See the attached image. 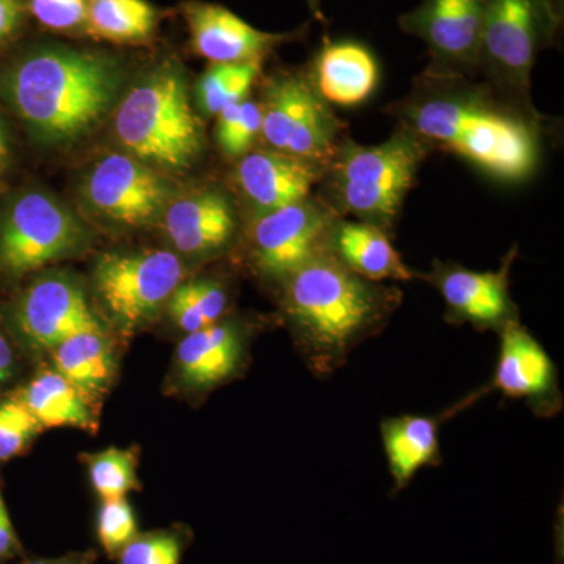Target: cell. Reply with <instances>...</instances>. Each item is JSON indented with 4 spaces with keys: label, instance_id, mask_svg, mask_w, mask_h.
Masks as SVG:
<instances>
[{
    "label": "cell",
    "instance_id": "14",
    "mask_svg": "<svg viewBox=\"0 0 564 564\" xmlns=\"http://www.w3.org/2000/svg\"><path fill=\"white\" fill-rule=\"evenodd\" d=\"M500 336L499 359L491 383L486 391H499L503 397L524 400L534 415L554 417L563 410V393L558 372L543 345L527 332L521 322L511 323Z\"/></svg>",
    "mask_w": 564,
    "mask_h": 564
},
{
    "label": "cell",
    "instance_id": "34",
    "mask_svg": "<svg viewBox=\"0 0 564 564\" xmlns=\"http://www.w3.org/2000/svg\"><path fill=\"white\" fill-rule=\"evenodd\" d=\"M192 288L206 325L210 326L214 323L220 322L226 306H228V293H226L220 282L207 280L193 281Z\"/></svg>",
    "mask_w": 564,
    "mask_h": 564
},
{
    "label": "cell",
    "instance_id": "4",
    "mask_svg": "<svg viewBox=\"0 0 564 564\" xmlns=\"http://www.w3.org/2000/svg\"><path fill=\"white\" fill-rule=\"evenodd\" d=\"M432 150L403 128H397L384 143L370 147L344 137L323 170L325 203L339 217L351 215L392 236L404 198Z\"/></svg>",
    "mask_w": 564,
    "mask_h": 564
},
{
    "label": "cell",
    "instance_id": "33",
    "mask_svg": "<svg viewBox=\"0 0 564 564\" xmlns=\"http://www.w3.org/2000/svg\"><path fill=\"white\" fill-rule=\"evenodd\" d=\"M170 313L182 332L187 334L199 332L206 328V322L196 302L195 292H193L192 282L180 284L176 291L172 293L169 300Z\"/></svg>",
    "mask_w": 564,
    "mask_h": 564
},
{
    "label": "cell",
    "instance_id": "24",
    "mask_svg": "<svg viewBox=\"0 0 564 564\" xmlns=\"http://www.w3.org/2000/svg\"><path fill=\"white\" fill-rule=\"evenodd\" d=\"M159 20V10L148 0H88L87 35L111 43H144Z\"/></svg>",
    "mask_w": 564,
    "mask_h": 564
},
{
    "label": "cell",
    "instance_id": "17",
    "mask_svg": "<svg viewBox=\"0 0 564 564\" xmlns=\"http://www.w3.org/2000/svg\"><path fill=\"white\" fill-rule=\"evenodd\" d=\"M323 170L278 151H252L237 165L236 184L258 215L310 198Z\"/></svg>",
    "mask_w": 564,
    "mask_h": 564
},
{
    "label": "cell",
    "instance_id": "18",
    "mask_svg": "<svg viewBox=\"0 0 564 564\" xmlns=\"http://www.w3.org/2000/svg\"><path fill=\"white\" fill-rule=\"evenodd\" d=\"M163 228L176 250L185 254H210L232 242L236 209L218 188H204L170 204L163 215Z\"/></svg>",
    "mask_w": 564,
    "mask_h": 564
},
{
    "label": "cell",
    "instance_id": "19",
    "mask_svg": "<svg viewBox=\"0 0 564 564\" xmlns=\"http://www.w3.org/2000/svg\"><path fill=\"white\" fill-rule=\"evenodd\" d=\"M326 252L367 281H411L415 273L393 248L391 236L377 226L337 217L329 228Z\"/></svg>",
    "mask_w": 564,
    "mask_h": 564
},
{
    "label": "cell",
    "instance_id": "9",
    "mask_svg": "<svg viewBox=\"0 0 564 564\" xmlns=\"http://www.w3.org/2000/svg\"><path fill=\"white\" fill-rule=\"evenodd\" d=\"M184 278L170 251L110 252L96 263V291L111 317L132 329L151 321Z\"/></svg>",
    "mask_w": 564,
    "mask_h": 564
},
{
    "label": "cell",
    "instance_id": "26",
    "mask_svg": "<svg viewBox=\"0 0 564 564\" xmlns=\"http://www.w3.org/2000/svg\"><path fill=\"white\" fill-rule=\"evenodd\" d=\"M261 74V63H212L196 88L204 113L215 115L243 101Z\"/></svg>",
    "mask_w": 564,
    "mask_h": 564
},
{
    "label": "cell",
    "instance_id": "31",
    "mask_svg": "<svg viewBox=\"0 0 564 564\" xmlns=\"http://www.w3.org/2000/svg\"><path fill=\"white\" fill-rule=\"evenodd\" d=\"M25 7L50 31L87 33L88 0H28Z\"/></svg>",
    "mask_w": 564,
    "mask_h": 564
},
{
    "label": "cell",
    "instance_id": "25",
    "mask_svg": "<svg viewBox=\"0 0 564 564\" xmlns=\"http://www.w3.org/2000/svg\"><path fill=\"white\" fill-rule=\"evenodd\" d=\"M21 402L41 426H88L91 413L82 395L57 370L40 373L22 392Z\"/></svg>",
    "mask_w": 564,
    "mask_h": 564
},
{
    "label": "cell",
    "instance_id": "2",
    "mask_svg": "<svg viewBox=\"0 0 564 564\" xmlns=\"http://www.w3.org/2000/svg\"><path fill=\"white\" fill-rule=\"evenodd\" d=\"M281 284L282 311L317 378L332 377L356 347L383 332L403 302L399 289L364 280L326 251Z\"/></svg>",
    "mask_w": 564,
    "mask_h": 564
},
{
    "label": "cell",
    "instance_id": "8",
    "mask_svg": "<svg viewBox=\"0 0 564 564\" xmlns=\"http://www.w3.org/2000/svg\"><path fill=\"white\" fill-rule=\"evenodd\" d=\"M87 231L65 204L43 192L18 196L0 220V269L39 270L79 250Z\"/></svg>",
    "mask_w": 564,
    "mask_h": 564
},
{
    "label": "cell",
    "instance_id": "21",
    "mask_svg": "<svg viewBox=\"0 0 564 564\" xmlns=\"http://www.w3.org/2000/svg\"><path fill=\"white\" fill-rule=\"evenodd\" d=\"M311 79L326 102L358 106L372 95L378 65L372 52L352 41L325 43L310 69Z\"/></svg>",
    "mask_w": 564,
    "mask_h": 564
},
{
    "label": "cell",
    "instance_id": "28",
    "mask_svg": "<svg viewBox=\"0 0 564 564\" xmlns=\"http://www.w3.org/2000/svg\"><path fill=\"white\" fill-rule=\"evenodd\" d=\"M90 480L102 502L126 499L137 488L135 458L129 451L107 448L90 459Z\"/></svg>",
    "mask_w": 564,
    "mask_h": 564
},
{
    "label": "cell",
    "instance_id": "32",
    "mask_svg": "<svg viewBox=\"0 0 564 564\" xmlns=\"http://www.w3.org/2000/svg\"><path fill=\"white\" fill-rule=\"evenodd\" d=\"M118 555L120 564H181L182 543L173 533L137 534Z\"/></svg>",
    "mask_w": 564,
    "mask_h": 564
},
{
    "label": "cell",
    "instance_id": "6",
    "mask_svg": "<svg viewBox=\"0 0 564 564\" xmlns=\"http://www.w3.org/2000/svg\"><path fill=\"white\" fill-rule=\"evenodd\" d=\"M563 0H485L478 74L507 98L534 109L530 76L541 51L555 46Z\"/></svg>",
    "mask_w": 564,
    "mask_h": 564
},
{
    "label": "cell",
    "instance_id": "30",
    "mask_svg": "<svg viewBox=\"0 0 564 564\" xmlns=\"http://www.w3.org/2000/svg\"><path fill=\"white\" fill-rule=\"evenodd\" d=\"M40 426L21 399L0 403V459L20 454L39 433Z\"/></svg>",
    "mask_w": 564,
    "mask_h": 564
},
{
    "label": "cell",
    "instance_id": "7",
    "mask_svg": "<svg viewBox=\"0 0 564 564\" xmlns=\"http://www.w3.org/2000/svg\"><path fill=\"white\" fill-rule=\"evenodd\" d=\"M262 139L273 151L325 170L344 140L345 122L334 113L310 70H284L263 91Z\"/></svg>",
    "mask_w": 564,
    "mask_h": 564
},
{
    "label": "cell",
    "instance_id": "22",
    "mask_svg": "<svg viewBox=\"0 0 564 564\" xmlns=\"http://www.w3.org/2000/svg\"><path fill=\"white\" fill-rule=\"evenodd\" d=\"M447 415H395L381 422L386 459L393 481V494L410 486L423 467L440 466L443 462L440 445L441 422Z\"/></svg>",
    "mask_w": 564,
    "mask_h": 564
},
{
    "label": "cell",
    "instance_id": "37",
    "mask_svg": "<svg viewBox=\"0 0 564 564\" xmlns=\"http://www.w3.org/2000/svg\"><path fill=\"white\" fill-rule=\"evenodd\" d=\"M11 369H13V352H11L10 345L7 343L6 337L0 334V384L9 380Z\"/></svg>",
    "mask_w": 564,
    "mask_h": 564
},
{
    "label": "cell",
    "instance_id": "39",
    "mask_svg": "<svg viewBox=\"0 0 564 564\" xmlns=\"http://www.w3.org/2000/svg\"><path fill=\"white\" fill-rule=\"evenodd\" d=\"M307 6H310L311 11H313L314 17L317 18L318 21L326 22L325 14H323L321 0H306Z\"/></svg>",
    "mask_w": 564,
    "mask_h": 564
},
{
    "label": "cell",
    "instance_id": "5",
    "mask_svg": "<svg viewBox=\"0 0 564 564\" xmlns=\"http://www.w3.org/2000/svg\"><path fill=\"white\" fill-rule=\"evenodd\" d=\"M187 87L181 66L163 61L126 93L113 129L129 155L152 169H191L202 154L204 132Z\"/></svg>",
    "mask_w": 564,
    "mask_h": 564
},
{
    "label": "cell",
    "instance_id": "40",
    "mask_svg": "<svg viewBox=\"0 0 564 564\" xmlns=\"http://www.w3.org/2000/svg\"><path fill=\"white\" fill-rule=\"evenodd\" d=\"M28 564H88L82 560L63 558V560H39V562H31Z\"/></svg>",
    "mask_w": 564,
    "mask_h": 564
},
{
    "label": "cell",
    "instance_id": "36",
    "mask_svg": "<svg viewBox=\"0 0 564 564\" xmlns=\"http://www.w3.org/2000/svg\"><path fill=\"white\" fill-rule=\"evenodd\" d=\"M14 547H17V534H14L7 505L0 496V558L10 555Z\"/></svg>",
    "mask_w": 564,
    "mask_h": 564
},
{
    "label": "cell",
    "instance_id": "11",
    "mask_svg": "<svg viewBox=\"0 0 564 564\" xmlns=\"http://www.w3.org/2000/svg\"><path fill=\"white\" fill-rule=\"evenodd\" d=\"M334 214L325 202L304 199L256 215L248 232L251 262L262 276L282 282L326 251Z\"/></svg>",
    "mask_w": 564,
    "mask_h": 564
},
{
    "label": "cell",
    "instance_id": "1",
    "mask_svg": "<svg viewBox=\"0 0 564 564\" xmlns=\"http://www.w3.org/2000/svg\"><path fill=\"white\" fill-rule=\"evenodd\" d=\"M386 113L430 147L507 184L532 177L543 159V115L486 82L422 73L406 98Z\"/></svg>",
    "mask_w": 564,
    "mask_h": 564
},
{
    "label": "cell",
    "instance_id": "23",
    "mask_svg": "<svg viewBox=\"0 0 564 564\" xmlns=\"http://www.w3.org/2000/svg\"><path fill=\"white\" fill-rule=\"evenodd\" d=\"M54 351L57 372L82 395H96L109 386L113 356L102 332L79 333L63 340Z\"/></svg>",
    "mask_w": 564,
    "mask_h": 564
},
{
    "label": "cell",
    "instance_id": "13",
    "mask_svg": "<svg viewBox=\"0 0 564 564\" xmlns=\"http://www.w3.org/2000/svg\"><path fill=\"white\" fill-rule=\"evenodd\" d=\"M84 196L102 217L139 228L165 209L169 184L139 159L129 154H110L88 173Z\"/></svg>",
    "mask_w": 564,
    "mask_h": 564
},
{
    "label": "cell",
    "instance_id": "27",
    "mask_svg": "<svg viewBox=\"0 0 564 564\" xmlns=\"http://www.w3.org/2000/svg\"><path fill=\"white\" fill-rule=\"evenodd\" d=\"M217 141L228 158H240L247 154L261 135V104L250 98L226 107L217 115Z\"/></svg>",
    "mask_w": 564,
    "mask_h": 564
},
{
    "label": "cell",
    "instance_id": "20",
    "mask_svg": "<svg viewBox=\"0 0 564 564\" xmlns=\"http://www.w3.org/2000/svg\"><path fill=\"white\" fill-rule=\"evenodd\" d=\"M242 326L217 322L199 332L187 334L177 347V362L185 383L210 389L239 372L247 351Z\"/></svg>",
    "mask_w": 564,
    "mask_h": 564
},
{
    "label": "cell",
    "instance_id": "10",
    "mask_svg": "<svg viewBox=\"0 0 564 564\" xmlns=\"http://www.w3.org/2000/svg\"><path fill=\"white\" fill-rule=\"evenodd\" d=\"M485 0H422L399 18L400 29L417 36L429 50L423 73L475 79L480 62Z\"/></svg>",
    "mask_w": 564,
    "mask_h": 564
},
{
    "label": "cell",
    "instance_id": "16",
    "mask_svg": "<svg viewBox=\"0 0 564 564\" xmlns=\"http://www.w3.org/2000/svg\"><path fill=\"white\" fill-rule=\"evenodd\" d=\"M182 14L193 52L212 63H262L281 44L306 35V28L289 33L259 31L218 3L185 2Z\"/></svg>",
    "mask_w": 564,
    "mask_h": 564
},
{
    "label": "cell",
    "instance_id": "29",
    "mask_svg": "<svg viewBox=\"0 0 564 564\" xmlns=\"http://www.w3.org/2000/svg\"><path fill=\"white\" fill-rule=\"evenodd\" d=\"M96 532L104 551L118 555L139 534L135 513L126 499L109 500L99 508Z\"/></svg>",
    "mask_w": 564,
    "mask_h": 564
},
{
    "label": "cell",
    "instance_id": "15",
    "mask_svg": "<svg viewBox=\"0 0 564 564\" xmlns=\"http://www.w3.org/2000/svg\"><path fill=\"white\" fill-rule=\"evenodd\" d=\"M14 321L24 339L43 350H52L79 333L102 332L84 291L65 276L33 282L18 303Z\"/></svg>",
    "mask_w": 564,
    "mask_h": 564
},
{
    "label": "cell",
    "instance_id": "35",
    "mask_svg": "<svg viewBox=\"0 0 564 564\" xmlns=\"http://www.w3.org/2000/svg\"><path fill=\"white\" fill-rule=\"evenodd\" d=\"M24 11V0H0V46L20 31Z\"/></svg>",
    "mask_w": 564,
    "mask_h": 564
},
{
    "label": "cell",
    "instance_id": "3",
    "mask_svg": "<svg viewBox=\"0 0 564 564\" xmlns=\"http://www.w3.org/2000/svg\"><path fill=\"white\" fill-rule=\"evenodd\" d=\"M124 82L120 58L47 44L24 52L0 74V93L43 141L63 143L95 128Z\"/></svg>",
    "mask_w": 564,
    "mask_h": 564
},
{
    "label": "cell",
    "instance_id": "38",
    "mask_svg": "<svg viewBox=\"0 0 564 564\" xmlns=\"http://www.w3.org/2000/svg\"><path fill=\"white\" fill-rule=\"evenodd\" d=\"M9 159V144H7V135L3 132L2 122H0V166L6 165Z\"/></svg>",
    "mask_w": 564,
    "mask_h": 564
},
{
    "label": "cell",
    "instance_id": "12",
    "mask_svg": "<svg viewBox=\"0 0 564 564\" xmlns=\"http://www.w3.org/2000/svg\"><path fill=\"white\" fill-rule=\"evenodd\" d=\"M518 248H511L494 272H475L459 263L434 261L429 273L415 278L432 284L443 296L444 318L451 325H470L478 332L502 333L521 322L510 292V276Z\"/></svg>",
    "mask_w": 564,
    "mask_h": 564
}]
</instances>
